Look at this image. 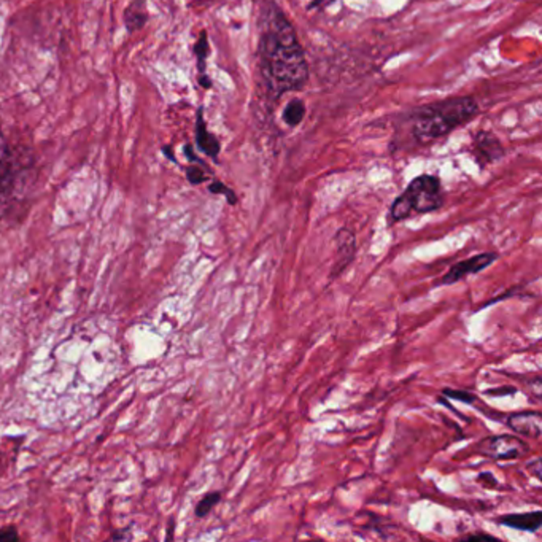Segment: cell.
<instances>
[{"instance_id": "cell-22", "label": "cell", "mask_w": 542, "mask_h": 542, "mask_svg": "<svg viewBox=\"0 0 542 542\" xmlns=\"http://www.w3.org/2000/svg\"><path fill=\"white\" fill-rule=\"evenodd\" d=\"M463 539L466 541H500L498 538H495L492 535H487V533H476V535L464 536Z\"/></svg>"}, {"instance_id": "cell-7", "label": "cell", "mask_w": 542, "mask_h": 542, "mask_svg": "<svg viewBox=\"0 0 542 542\" xmlns=\"http://www.w3.org/2000/svg\"><path fill=\"white\" fill-rule=\"evenodd\" d=\"M335 265H333L331 272H329V278L331 280L339 277L353 263V259L357 257V236H355V233L351 229H339L335 233Z\"/></svg>"}, {"instance_id": "cell-5", "label": "cell", "mask_w": 542, "mask_h": 542, "mask_svg": "<svg viewBox=\"0 0 542 542\" xmlns=\"http://www.w3.org/2000/svg\"><path fill=\"white\" fill-rule=\"evenodd\" d=\"M478 453L493 460H514L521 457L529 445L515 436H492L478 444Z\"/></svg>"}, {"instance_id": "cell-16", "label": "cell", "mask_w": 542, "mask_h": 542, "mask_svg": "<svg viewBox=\"0 0 542 542\" xmlns=\"http://www.w3.org/2000/svg\"><path fill=\"white\" fill-rule=\"evenodd\" d=\"M186 179L191 185H200L208 180L207 165H191L185 169Z\"/></svg>"}, {"instance_id": "cell-11", "label": "cell", "mask_w": 542, "mask_h": 542, "mask_svg": "<svg viewBox=\"0 0 542 542\" xmlns=\"http://www.w3.org/2000/svg\"><path fill=\"white\" fill-rule=\"evenodd\" d=\"M496 521L500 525L509 527V529L538 533V529H541L542 525V512L541 511H533V512H521V514L501 515L496 519Z\"/></svg>"}, {"instance_id": "cell-17", "label": "cell", "mask_w": 542, "mask_h": 542, "mask_svg": "<svg viewBox=\"0 0 542 542\" xmlns=\"http://www.w3.org/2000/svg\"><path fill=\"white\" fill-rule=\"evenodd\" d=\"M208 191L212 194H223L226 198V200H228L229 206H236L237 204V194L229 186L224 185L222 182H218V180H215V182H212L208 185Z\"/></svg>"}, {"instance_id": "cell-24", "label": "cell", "mask_w": 542, "mask_h": 542, "mask_svg": "<svg viewBox=\"0 0 542 542\" xmlns=\"http://www.w3.org/2000/svg\"><path fill=\"white\" fill-rule=\"evenodd\" d=\"M541 458H536L535 462H531L529 464V471L535 476L536 478H542V466H541Z\"/></svg>"}, {"instance_id": "cell-9", "label": "cell", "mask_w": 542, "mask_h": 542, "mask_svg": "<svg viewBox=\"0 0 542 542\" xmlns=\"http://www.w3.org/2000/svg\"><path fill=\"white\" fill-rule=\"evenodd\" d=\"M507 427L517 435L525 436L529 439H539L542 433V417L539 412H519L509 415Z\"/></svg>"}, {"instance_id": "cell-27", "label": "cell", "mask_w": 542, "mask_h": 542, "mask_svg": "<svg viewBox=\"0 0 542 542\" xmlns=\"http://www.w3.org/2000/svg\"><path fill=\"white\" fill-rule=\"evenodd\" d=\"M174 529H175V521L171 519V521H169V535L165 538L167 541H171L172 538H174Z\"/></svg>"}, {"instance_id": "cell-6", "label": "cell", "mask_w": 542, "mask_h": 542, "mask_svg": "<svg viewBox=\"0 0 542 542\" xmlns=\"http://www.w3.org/2000/svg\"><path fill=\"white\" fill-rule=\"evenodd\" d=\"M496 259H498V255L492 253V251H486V253H480L476 257L463 259L457 265L452 266L449 271L445 272V275H443V278L439 280V285H453L463 278L486 271L487 267H490Z\"/></svg>"}, {"instance_id": "cell-28", "label": "cell", "mask_w": 542, "mask_h": 542, "mask_svg": "<svg viewBox=\"0 0 542 542\" xmlns=\"http://www.w3.org/2000/svg\"><path fill=\"white\" fill-rule=\"evenodd\" d=\"M321 2H325V0H314L312 4H310V8L317 7V5H320Z\"/></svg>"}, {"instance_id": "cell-25", "label": "cell", "mask_w": 542, "mask_h": 542, "mask_svg": "<svg viewBox=\"0 0 542 542\" xmlns=\"http://www.w3.org/2000/svg\"><path fill=\"white\" fill-rule=\"evenodd\" d=\"M7 140H5V136H4V132H2V128H0V157L4 155V151L7 150Z\"/></svg>"}, {"instance_id": "cell-12", "label": "cell", "mask_w": 542, "mask_h": 542, "mask_svg": "<svg viewBox=\"0 0 542 542\" xmlns=\"http://www.w3.org/2000/svg\"><path fill=\"white\" fill-rule=\"evenodd\" d=\"M123 20H124V26L128 29L129 34H134L137 30L145 28V24L148 22L147 2L145 0L129 2V5L123 14Z\"/></svg>"}, {"instance_id": "cell-8", "label": "cell", "mask_w": 542, "mask_h": 542, "mask_svg": "<svg viewBox=\"0 0 542 542\" xmlns=\"http://www.w3.org/2000/svg\"><path fill=\"white\" fill-rule=\"evenodd\" d=\"M472 153L482 169H486L487 165H493L496 161H500L504 157V148L501 145L500 139L495 136L490 131H480L474 137L472 143Z\"/></svg>"}, {"instance_id": "cell-26", "label": "cell", "mask_w": 542, "mask_h": 542, "mask_svg": "<svg viewBox=\"0 0 542 542\" xmlns=\"http://www.w3.org/2000/svg\"><path fill=\"white\" fill-rule=\"evenodd\" d=\"M163 153H165V157H169L172 163H177V159L174 157V153H172V147H163Z\"/></svg>"}, {"instance_id": "cell-21", "label": "cell", "mask_w": 542, "mask_h": 542, "mask_svg": "<svg viewBox=\"0 0 542 542\" xmlns=\"http://www.w3.org/2000/svg\"><path fill=\"white\" fill-rule=\"evenodd\" d=\"M478 482L486 484L487 487H498V480L493 476L492 472H480L478 476Z\"/></svg>"}, {"instance_id": "cell-18", "label": "cell", "mask_w": 542, "mask_h": 542, "mask_svg": "<svg viewBox=\"0 0 542 542\" xmlns=\"http://www.w3.org/2000/svg\"><path fill=\"white\" fill-rule=\"evenodd\" d=\"M443 394L444 396L450 398V400L460 401V402H464V404H474L476 400H478L476 394L466 392V390H450V388H444Z\"/></svg>"}, {"instance_id": "cell-20", "label": "cell", "mask_w": 542, "mask_h": 542, "mask_svg": "<svg viewBox=\"0 0 542 542\" xmlns=\"http://www.w3.org/2000/svg\"><path fill=\"white\" fill-rule=\"evenodd\" d=\"M517 393L515 386H500V388H493V390H487V396H512Z\"/></svg>"}, {"instance_id": "cell-2", "label": "cell", "mask_w": 542, "mask_h": 542, "mask_svg": "<svg viewBox=\"0 0 542 542\" xmlns=\"http://www.w3.org/2000/svg\"><path fill=\"white\" fill-rule=\"evenodd\" d=\"M478 114V102L468 96L436 102L431 106L417 108L411 114V132L417 142H435L471 122Z\"/></svg>"}, {"instance_id": "cell-15", "label": "cell", "mask_w": 542, "mask_h": 542, "mask_svg": "<svg viewBox=\"0 0 542 542\" xmlns=\"http://www.w3.org/2000/svg\"><path fill=\"white\" fill-rule=\"evenodd\" d=\"M222 501V493L220 492H210L202 498V500L198 503V506L194 509V514L198 519H204V517H207L210 512H212V509H214L218 503Z\"/></svg>"}, {"instance_id": "cell-14", "label": "cell", "mask_w": 542, "mask_h": 542, "mask_svg": "<svg viewBox=\"0 0 542 542\" xmlns=\"http://www.w3.org/2000/svg\"><path fill=\"white\" fill-rule=\"evenodd\" d=\"M193 50L199 75H206L207 73L208 55H210V45H208L207 32L206 30L200 32L198 42L194 43Z\"/></svg>"}, {"instance_id": "cell-10", "label": "cell", "mask_w": 542, "mask_h": 542, "mask_svg": "<svg viewBox=\"0 0 542 542\" xmlns=\"http://www.w3.org/2000/svg\"><path fill=\"white\" fill-rule=\"evenodd\" d=\"M196 145L204 155H207L215 161L218 159L222 145L212 132H208L207 124L204 120V108L202 107H199L198 114H196Z\"/></svg>"}, {"instance_id": "cell-4", "label": "cell", "mask_w": 542, "mask_h": 542, "mask_svg": "<svg viewBox=\"0 0 542 542\" xmlns=\"http://www.w3.org/2000/svg\"><path fill=\"white\" fill-rule=\"evenodd\" d=\"M444 206L441 179L436 175H420L412 180L404 193L393 202L388 214V224L407 220L414 215L431 214Z\"/></svg>"}, {"instance_id": "cell-3", "label": "cell", "mask_w": 542, "mask_h": 542, "mask_svg": "<svg viewBox=\"0 0 542 542\" xmlns=\"http://www.w3.org/2000/svg\"><path fill=\"white\" fill-rule=\"evenodd\" d=\"M37 175V157L26 145H8L0 157V220L28 193Z\"/></svg>"}, {"instance_id": "cell-19", "label": "cell", "mask_w": 542, "mask_h": 542, "mask_svg": "<svg viewBox=\"0 0 542 542\" xmlns=\"http://www.w3.org/2000/svg\"><path fill=\"white\" fill-rule=\"evenodd\" d=\"M20 541L18 529L14 527H4L0 529V542H16Z\"/></svg>"}, {"instance_id": "cell-1", "label": "cell", "mask_w": 542, "mask_h": 542, "mask_svg": "<svg viewBox=\"0 0 542 542\" xmlns=\"http://www.w3.org/2000/svg\"><path fill=\"white\" fill-rule=\"evenodd\" d=\"M259 64L275 99L304 88L309 80V65L296 30L277 4H267L259 16Z\"/></svg>"}, {"instance_id": "cell-23", "label": "cell", "mask_w": 542, "mask_h": 542, "mask_svg": "<svg viewBox=\"0 0 542 542\" xmlns=\"http://www.w3.org/2000/svg\"><path fill=\"white\" fill-rule=\"evenodd\" d=\"M132 538L131 529H120V531H114V535L110 536L112 541H128Z\"/></svg>"}, {"instance_id": "cell-13", "label": "cell", "mask_w": 542, "mask_h": 542, "mask_svg": "<svg viewBox=\"0 0 542 542\" xmlns=\"http://www.w3.org/2000/svg\"><path fill=\"white\" fill-rule=\"evenodd\" d=\"M304 116H306V104L301 99L290 100V102L286 104V107L284 108V114H282L284 122H285L290 128L300 126L302 120H304Z\"/></svg>"}]
</instances>
